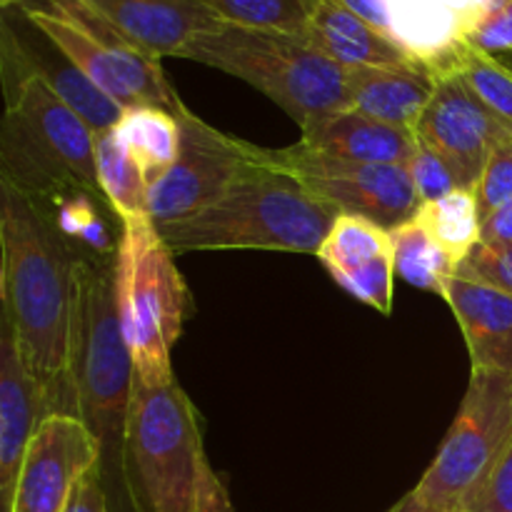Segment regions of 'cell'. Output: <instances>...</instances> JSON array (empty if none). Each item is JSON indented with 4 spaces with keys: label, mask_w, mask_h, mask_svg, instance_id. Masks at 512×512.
<instances>
[{
    "label": "cell",
    "mask_w": 512,
    "mask_h": 512,
    "mask_svg": "<svg viewBox=\"0 0 512 512\" xmlns=\"http://www.w3.org/2000/svg\"><path fill=\"white\" fill-rule=\"evenodd\" d=\"M512 440V375L470 370L458 415L438 455L408 493L425 508L473 512Z\"/></svg>",
    "instance_id": "ba28073f"
},
{
    "label": "cell",
    "mask_w": 512,
    "mask_h": 512,
    "mask_svg": "<svg viewBox=\"0 0 512 512\" xmlns=\"http://www.w3.org/2000/svg\"><path fill=\"white\" fill-rule=\"evenodd\" d=\"M300 145L328 158L380 165H408L418 150L410 130L380 123L358 110H340L303 128Z\"/></svg>",
    "instance_id": "ffe728a7"
},
{
    "label": "cell",
    "mask_w": 512,
    "mask_h": 512,
    "mask_svg": "<svg viewBox=\"0 0 512 512\" xmlns=\"http://www.w3.org/2000/svg\"><path fill=\"white\" fill-rule=\"evenodd\" d=\"M390 35L438 73L453 60L480 18L503 0H380Z\"/></svg>",
    "instance_id": "2e32d148"
},
{
    "label": "cell",
    "mask_w": 512,
    "mask_h": 512,
    "mask_svg": "<svg viewBox=\"0 0 512 512\" xmlns=\"http://www.w3.org/2000/svg\"><path fill=\"white\" fill-rule=\"evenodd\" d=\"M215 203L175 223L158 225L160 238L178 253L195 250H275L318 255L338 210L315 198L290 173L255 158Z\"/></svg>",
    "instance_id": "3957f363"
},
{
    "label": "cell",
    "mask_w": 512,
    "mask_h": 512,
    "mask_svg": "<svg viewBox=\"0 0 512 512\" xmlns=\"http://www.w3.org/2000/svg\"><path fill=\"white\" fill-rule=\"evenodd\" d=\"M468 45L483 53H512V0L495 5L480 23L470 30Z\"/></svg>",
    "instance_id": "d6a6232c"
},
{
    "label": "cell",
    "mask_w": 512,
    "mask_h": 512,
    "mask_svg": "<svg viewBox=\"0 0 512 512\" xmlns=\"http://www.w3.org/2000/svg\"><path fill=\"white\" fill-rule=\"evenodd\" d=\"M475 200H478L480 223L490 213L512 203V140L495 148V153L485 163L483 175L475 185Z\"/></svg>",
    "instance_id": "1f68e13d"
},
{
    "label": "cell",
    "mask_w": 512,
    "mask_h": 512,
    "mask_svg": "<svg viewBox=\"0 0 512 512\" xmlns=\"http://www.w3.org/2000/svg\"><path fill=\"white\" fill-rule=\"evenodd\" d=\"M453 70L465 80L470 90L498 115L500 120L512 128V68L500 63L495 55L483 53L473 45H460L458 53L453 55L448 65L438 73Z\"/></svg>",
    "instance_id": "4316f807"
},
{
    "label": "cell",
    "mask_w": 512,
    "mask_h": 512,
    "mask_svg": "<svg viewBox=\"0 0 512 512\" xmlns=\"http://www.w3.org/2000/svg\"><path fill=\"white\" fill-rule=\"evenodd\" d=\"M435 88L438 73L425 63L348 68V110L413 133Z\"/></svg>",
    "instance_id": "e0dca14e"
},
{
    "label": "cell",
    "mask_w": 512,
    "mask_h": 512,
    "mask_svg": "<svg viewBox=\"0 0 512 512\" xmlns=\"http://www.w3.org/2000/svg\"><path fill=\"white\" fill-rule=\"evenodd\" d=\"M408 170L410 178H413L420 205L433 203V200H440L445 198V195L463 188L453 165H450L443 155L435 153V150L425 148L423 143H418V150H415V155L410 158Z\"/></svg>",
    "instance_id": "4dcf8cb0"
},
{
    "label": "cell",
    "mask_w": 512,
    "mask_h": 512,
    "mask_svg": "<svg viewBox=\"0 0 512 512\" xmlns=\"http://www.w3.org/2000/svg\"><path fill=\"white\" fill-rule=\"evenodd\" d=\"M180 58L253 85L283 108L300 130L350 108L348 68L300 35L220 23L195 35Z\"/></svg>",
    "instance_id": "5b68a950"
},
{
    "label": "cell",
    "mask_w": 512,
    "mask_h": 512,
    "mask_svg": "<svg viewBox=\"0 0 512 512\" xmlns=\"http://www.w3.org/2000/svg\"><path fill=\"white\" fill-rule=\"evenodd\" d=\"M35 70L45 78V83L53 88V93L68 105L73 113H78L90 125L95 135H103L118 125L123 118L125 105L110 98L105 90H100L83 70L63 58V63H40L30 55Z\"/></svg>",
    "instance_id": "d4e9b609"
},
{
    "label": "cell",
    "mask_w": 512,
    "mask_h": 512,
    "mask_svg": "<svg viewBox=\"0 0 512 512\" xmlns=\"http://www.w3.org/2000/svg\"><path fill=\"white\" fill-rule=\"evenodd\" d=\"M338 3H343L345 8L355 10V13L363 15L365 20H370V23H373L375 28H380V30H383V33L390 35L388 15H385L383 3H380V0H338ZM390 38H393V35H390Z\"/></svg>",
    "instance_id": "8d00e7d4"
},
{
    "label": "cell",
    "mask_w": 512,
    "mask_h": 512,
    "mask_svg": "<svg viewBox=\"0 0 512 512\" xmlns=\"http://www.w3.org/2000/svg\"><path fill=\"white\" fill-rule=\"evenodd\" d=\"M388 255H393V238L388 228L360 215L340 213L315 258L323 263L330 278H338Z\"/></svg>",
    "instance_id": "cb8c5ba5"
},
{
    "label": "cell",
    "mask_w": 512,
    "mask_h": 512,
    "mask_svg": "<svg viewBox=\"0 0 512 512\" xmlns=\"http://www.w3.org/2000/svg\"><path fill=\"white\" fill-rule=\"evenodd\" d=\"M25 18L68 63L125 108L150 105L178 113L183 105L160 60L128 43L80 0H50L43 8H25Z\"/></svg>",
    "instance_id": "9c48e42d"
},
{
    "label": "cell",
    "mask_w": 512,
    "mask_h": 512,
    "mask_svg": "<svg viewBox=\"0 0 512 512\" xmlns=\"http://www.w3.org/2000/svg\"><path fill=\"white\" fill-rule=\"evenodd\" d=\"M415 220L430 233V238L443 245L455 263H463L470 250L480 243V213L475 190L460 188L445 198L423 203Z\"/></svg>",
    "instance_id": "484cf974"
},
{
    "label": "cell",
    "mask_w": 512,
    "mask_h": 512,
    "mask_svg": "<svg viewBox=\"0 0 512 512\" xmlns=\"http://www.w3.org/2000/svg\"><path fill=\"white\" fill-rule=\"evenodd\" d=\"M55 215L53 225L58 233L68 240L70 245H83L90 255L95 258H113L115 248H118V238L108 233L103 218L98 215L95 205L98 200L90 198L83 190H73V193L63 195L55 200Z\"/></svg>",
    "instance_id": "f1b7e54d"
},
{
    "label": "cell",
    "mask_w": 512,
    "mask_h": 512,
    "mask_svg": "<svg viewBox=\"0 0 512 512\" xmlns=\"http://www.w3.org/2000/svg\"><path fill=\"white\" fill-rule=\"evenodd\" d=\"M78 418L100 445V470H120L135 365L115 310L113 260L80 255L70 358Z\"/></svg>",
    "instance_id": "8992f818"
},
{
    "label": "cell",
    "mask_w": 512,
    "mask_h": 512,
    "mask_svg": "<svg viewBox=\"0 0 512 512\" xmlns=\"http://www.w3.org/2000/svg\"><path fill=\"white\" fill-rule=\"evenodd\" d=\"M255 158L268 168L290 173L338 213L360 215L388 230L413 220L420 208L408 165L328 158L300 143L280 150L255 145Z\"/></svg>",
    "instance_id": "30bf717a"
},
{
    "label": "cell",
    "mask_w": 512,
    "mask_h": 512,
    "mask_svg": "<svg viewBox=\"0 0 512 512\" xmlns=\"http://www.w3.org/2000/svg\"><path fill=\"white\" fill-rule=\"evenodd\" d=\"M180 153L173 168L148 190V215L155 225L175 223L220 198L253 168V143L220 133L180 105Z\"/></svg>",
    "instance_id": "8fae6325"
},
{
    "label": "cell",
    "mask_w": 512,
    "mask_h": 512,
    "mask_svg": "<svg viewBox=\"0 0 512 512\" xmlns=\"http://www.w3.org/2000/svg\"><path fill=\"white\" fill-rule=\"evenodd\" d=\"M100 478H103V470H90V473L75 485L65 512H108V500H105Z\"/></svg>",
    "instance_id": "e575fe53"
},
{
    "label": "cell",
    "mask_w": 512,
    "mask_h": 512,
    "mask_svg": "<svg viewBox=\"0 0 512 512\" xmlns=\"http://www.w3.org/2000/svg\"><path fill=\"white\" fill-rule=\"evenodd\" d=\"M50 415L8 320H0V510L13 512L18 475L35 430Z\"/></svg>",
    "instance_id": "5bb4252c"
},
{
    "label": "cell",
    "mask_w": 512,
    "mask_h": 512,
    "mask_svg": "<svg viewBox=\"0 0 512 512\" xmlns=\"http://www.w3.org/2000/svg\"><path fill=\"white\" fill-rule=\"evenodd\" d=\"M480 243L512 245V203L490 213L480 223Z\"/></svg>",
    "instance_id": "d590c367"
},
{
    "label": "cell",
    "mask_w": 512,
    "mask_h": 512,
    "mask_svg": "<svg viewBox=\"0 0 512 512\" xmlns=\"http://www.w3.org/2000/svg\"><path fill=\"white\" fill-rule=\"evenodd\" d=\"M113 133L140 165L148 185L163 178L180 153L178 113L170 110L150 108V105L125 108Z\"/></svg>",
    "instance_id": "44dd1931"
},
{
    "label": "cell",
    "mask_w": 512,
    "mask_h": 512,
    "mask_svg": "<svg viewBox=\"0 0 512 512\" xmlns=\"http://www.w3.org/2000/svg\"><path fill=\"white\" fill-rule=\"evenodd\" d=\"M100 468V445L75 415H48L35 430L18 475L13 512H65L75 485Z\"/></svg>",
    "instance_id": "4fadbf2b"
},
{
    "label": "cell",
    "mask_w": 512,
    "mask_h": 512,
    "mask_svg": "<svg viewBox=\"0 0 512 512\" xmlns=\"http://www.w3.org/2000/svg\"><path fill=\"white\" fill-rule=\"evenodd\" d=\"M3 318L18 338L50 415H75L70 373L80 253L30 195L0 178Z\"/></svg>",
    "instance_id": "6da1fadb"
},
{
    "label": "cell",
    "mask_w": 512,
    "mask_h": 512,
    "mask_svg": "<svg viewBox=\"0 0 512 512\" xmlns=\"http://www.w3.org/2000/svg\"><path fill=\"white\" fill-rule=\"evenodd\" d=\"M120 473L135 512H220L230 500L210 468L198 410L178 380L135 378Z\"/></svg>",
    "instance_id": "7a4b0ae2"
},
{
    "label": "cell",
    "mask_w": 512,
    "mask_h": 512,
    "mask_svg": "<svg viewBox=\"0 0 512 512\" xmlns=\"http://www.w3.org/2000/svg\"><path fill=\"white\" fill-rule=\"evenodd\" d=\"M455 278L473 280L512 295V245L478 243L458 265Z\"/></svg>",
    "instance_id": "f546056e"
},
{
    "label": "cell",
    "mask_w": 512,
    "mask_h": 512,
    "mask_svg": "<svg viewBox=\"0 0 512 512\" xmlns=\"http://www.w3.org/2000/svg\"><path fill=\"white\" fill-rule=\"evenodd\" d=\"M415 140L443 155L463 188L475 190L495 148L512 140V128L500 120L453 70L438 73V88L413 130Z\"/></svg>",
    "instance_id": "7c38bea8"
},
{
    "label": "cell",
    "mask_w": 512,
    "mask_h": 512,
    "mask_svg": "<svg viewBox=\"0 0 512 512\" xmlns=\"http://www.w3.org/2000/svg\"><path fill=\"white\" fill-rule=\"evenodd\" d=\"M10 3H20V0H3V5H10Z\"/></svg>",
    "instance_id": "f35d334b"
},
{
    "label": "cell",
    "mask_w": 512,
    "mask_h": 512,
    "mask_svg": "<svg viewBox=\"0 0 512 512\" xmlns=\"http://www.w3.org/2000/svg\"><path fill=\"white\" fill-rule=\"evenodd\" d=\"M473 512H512V440Z\"/></svg>",
    "instance_id": "836d02e7"
},
{
    "label": "cell",
    "mask_w": 512,
    "mask_h": 512,
    "mask_svg": "<svg viewBox=\"0 0 512 512\" xmlns=\"http://www.w3.org/2000/svg\"><path fill=\"white\" fill-rule=\"evenodd\" d=\"M5 58L18 65L0 130V178L40 205L83 190L100 203L95 138L90 125L53 93L30 55L5 33Z\"/></svg>",
    "instance_id": "277c9868"
},
{
    "label": "cell",
    "mask_w": 512,
    "mask_h": 512,
    "mask_svg": "<svg viewBox=\"0 0 512 512\" xmlns=\"http://www.w3.org/2000/svg\"><path fill=\"white\" fill-rule=\"evenodd\" d=\"M95 175L108 208L125 220L150 218L148 215V180L113 130L95 138Z\"/></svg>",
    "instance_id": "7402d4cb"
},
{
    "label": "cell",
    "mask_w": 512,
    "mask_h": 512,
    "mask_svg": "<svg viewBox=\"0 0 512 512\" xmlns=\"http://www.w3.org/2000/svg\"><path fill=\"white\" fill-rule=\"evenodd\" d=\"M390 512H460V510H438V508H425V505H418L415 500H410L408 495H405L403 500H400L398 505H395Z\"/></svg>",
    "instance_id": "74e56055"
},
{
    "label": "cell",
    "mask_w": 512,
    "mask_h": 512,
    "mask_svg": "<svg viewBox=\"0 0 512 512\" xmlns=\"http://www.w3.org/2000/svg\"><path fill=\"white\" fill-rule=\"evenodd\" d=\"M128 43L155 60L180 58L190 40L218 28V15L198 0H80Z\"/></svg>",
    "instance_id": "9a60e30c"
},
{
    "label": "cell",
    "mask_w": 512,
    "mask_h": 512,
    "mask_svg": "<svg viewBox=\"0 0 512 512\" xmlns=\"http://www.w3.org/2000/svg\"><path fill=\"white\" fill-rule=\"evenodd\" d=\"M220 512H233V508H230V505H228V508H223Z\"/></svg>",
    "instance_id": "ab89813d"
},
{
    "label": "cell",
    "mask_w": 512,
    "mask_h": 512,
    "mask_svg": "<svg viewBox=\"0 0 512 512\" xmlns=\"http://www.w3.org/2000/svg\"><path fill=\"white\" fill-rule=\"evenodd\" d=\"M390 238H393L395 275L413 288L443 295L445 285L455 278L458 270L453 255L435 243L415 218L390 230Z\"/></svg>",
    "instance_id": "603a6c76"
},
{
    "label": "cell",
    "mask_w": 512,
    "mask_h": 512,
    "mask_svg": "<svg viewBox=\"0 0 512 512\" xmlns=\"http://www.w3.org/2000/svg\"><path fill=\"white\" fill-rule=\"evenodd\" d=\"M440 298L458 320L470 353V370L512 375V295L453 278Z\"/></svg>",
    "instance_id": "ac0fdd59"
},
{
    "label": "cell",
    "mask_w": 512,
    "mask_h": 512,
    "mask_svg": "<svg viewBox=\"0 0 512 512\" xmlns=\"http://www.w3.org/2000/svg\"><path fill=\"white\" fill-rule=\"evenodd\" d=\"M115 310L135 365V378L163 385L173 378L170 353L190 315V290L175 253L150 218L120 223L113 255Z\"/></svg>",
    "instance_id": "52a82bcc"
},
{
    "label": "cell",
    "mask_w": 512,
    "mask_h": 512,
    "mask_svg": "<svg viewBox=\"0 0 512 512\" xmlns=\"http://www.w3.org/2000/svg\"><path fill=\"white\" fill-rule=\"evenodd\" d=\"M220 20L245 28L280 30L308 35V5L305 0H198Z\"/></svg>",
    "instance_id": "83f0119b"
},
{
    "label": "cell",
    "mask_w": 512,
    "mask_h": 512,
    "mask_svg": "<svg viewBox=\"0 0 512 512\" xmlns=\"http://www.w3.org/2000/svg\"><path fill=\"white\" fill-rule=\"evenodd\" d=\"M305 5H308L305 38L343 68L420 63L398 40L338 0H305Z\"/></svg>",
    "instance_id": "d6986e66"
}]
</instances>
